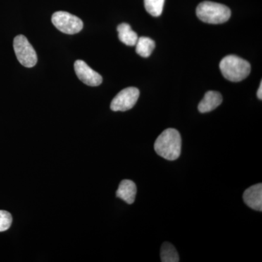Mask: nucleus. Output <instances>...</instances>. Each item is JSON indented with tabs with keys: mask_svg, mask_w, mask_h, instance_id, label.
I'll return each mask as SVG.
<instances>
[{
	"mask_svg": "<svg viewBox=\"0 0 262 262\" xmlns=\"http://www.w3.org/2000/svg\"><path fill=\"white\" fill-rule=\"evenodd\" d=\"M182 137L178 130L166 129L155 141L154 148L157 154L167 160L178 159L182 151Z\"/></svg>",
	"mask_w": 262,
	"mask_h": 262,
	"instance_id": "nucleus-1",
	"label": "nucleus"
},
{
	"mask_svg": "<svg viewBox=\"0 0 262 262\" xmlns=\"http://www.w3.org/2000/svg\"><path fill=\"white\" fill-rule=\"evenodd\" d=\"M220 68L225 78L236 82L246 79L251 70L247 61L234 55L225 57L220 62Z\"/></svg>",
	"mask_w": 262,
	"mask_h": 262,
	"instance_id": "nucleus-2",
	"label": "nucleus"
},
{
	"mask_svg": "<svg viewBox=\"0 0 262 262\" xmlns=\"http://www.w3.org/2000/svg\"><path fill=\"white\" fill-rule=\"evenodd\" d=\"M196 13L202 21L211 24L225 23L231 16V10L228 7L210 1L203 2L199 4Z\"/></svg>",
	"mask_w": 262,
	"mask_h": 262,
	"instance_id": "nucleus-3",
	"label": "nucleus"
},
{
	"mask_svg": "<svg viewBox=\"0 0 262 262\" xmlns=\"http://www.w3.org/2000/svg\"><path fill=\"white\" fill-rule=\"evenodd\" d=\"M13 48L17 59L24 67L31 68L37 64V53L25 36L18 35L15 37Z\"/></svg>",
	"mask_w": 262,
	"mask_h": 262,
	"instance_id": "nucleus-4",
	"label": "nucleus"
},
{
	"mask_svg": "<svg viewBox=\"0 0 262 262\" xmlns=\"http://www.w3.org/2000/svg\"><path fill=\"white\" fill-rule=\"evenodd\" d=\"M52 23L56 29L67 34H77L83 28V22L80 18L65 11L53 13Z\"/></svg>",
	"mask_w": 262,
	"mask_h": 262,
	"instance_id": "nucleus-5",
	"label": "nucleus"
},
{
	"mask_svg": "<svg viewBox=\"0 0 262 262\" xmlns=\"http://www.w3.org/2000/svg\"><path fill=\"white\" fill-rule=\"evenodd\" d=\"M139 89L136 88H127L120 91L112 101L110 108L114 112H125L135 106L139 99Z\"/></svg>",
	"mask_w": 262,
	"mask_h": 262,
	"instance_id": "nucleus-6",
	"label": "nucleus"
},
{
	"mask_svg": "<svg viewBox=\"0 0 262 262\" xmlns=\"http://www.w3.org/2000/svg\"><path fill=\"white\" fill-rule=\"evenodd\" d=\"M75 71L77 77L87 85L95 87L102 83V77L82 60L75 61Z\"/></svg>",
	"mask_w": 262,
	"mask_h": 262,
	"instance_id": "nucleus-7",
	"label": "nucleus"
},
{
	"mask_svg": "<svg viewBox=\"0 0 262 262\" xmlns=\"http://www.w3.org/2000/svg\"><path fill=\"white\" fill-rule=\"evenodd\" d=\"M245 203L255 211H262V184H255L245 191Z\"/></svg>",
	"mask_w": 262,
	"mask_h": 262,
	"instance_id": "nucleus-8",
	"label": "nucleus"
},
{
	"mask_svg": "<svg viewBox=\"0 0 262 262\" xmlns=\"http://www.w3.org/2000/svg\"><path fill=\"white\" fill-rule=\"evenodd\" d=\"M223 98L220 93L216 91H208L204 98L198 105L200 113H207L213 111L222 103Z\"/></svg>",
	"mask_w": 262,
	"mask_h": 262,
	"instance_id": "nucleus-9",
	"label": "nucleus"
},
{
	"mask_svg": "<svg viewBox=\"0 0 262 262\" xmlns=\"http://www.w3.org/2000/svg\"><path fill=\"white\" fill-rule=\"evenodd\" d=\"M137 188L135 183L133 181L125 179L120 182L118 189L117 190L116 195L127 204H133L135 201Z\"/></svg>",
	"mask_w": 262,
	"mask_h": 262,
	"instance_id": "nucleus-10",
	"label": "nucleus"
},
{
	"mask_svg": "<svg viewBox=\"0 0 262 262\" xmlns=\"http://www.w3.org/2000/svg\"><path fill=\"white\" fill-rule=\"evenodd\" d=\"M118 37L122 43L127 46H136L137 42L138 34L131 29L129 24L122 23L117 27Z\"/></svg>",
	"mask_w": 262,
	"mask_h": 262,
	"instance_id": "nucleus-11",
	"label": "nucleus"
},
{
	"mask_svg": "<svg viewBox=\"0 0 262 262\" xmlns=\"http://www.w3.org/2000/svg\"><path fill=\"white\" fill-rule=\"evenodd\" d=\"M136 45V53L144 58L149 57L155 48V41L146 37L139 38Z\"/></svg>",
	"mask_w": 262,
	"mask_h": 262,
	"instance_id": "nucleus-12",
	"label": "nucleus"
},
{
	"mask_svg": "<svg viewBox=\"0 0 262 262\" xmlns=\"http://www.w3.org/2000/svg\"><path fill=\"white\" fill-rule=\"evenodd\" d=\"M160 257L163 262H179V256L175 247L168 242L162 245Z\"/></svg>",
	"mask_w": 262,
	"mask_h": 262,
	"instance_id": "nucleus-13",
	"label": "nucleus"
},
{
	"mask_svg": "<svg viewBox=\"0 0 262 262\" xmlns=\"http://www.w3.org/2000/svg\"><path fill=\"white\" fill-rule=\"evenodd\" d=\"M165 0H144L146 11L152 16L158 17L163 13Z\"/></svg>",
	"mask_w": 262,
	"mask_h": 262,
	"instance_id": "nucleus-14",
	"label": "nucleus"
},
{
	"mask_svg": "<svg viewBox=\"0 0 262 262\" xmlns=\"http://www.w3.org/2000/svg\"><path fill=\"white\" fill-rule=\"evenodd\" d=\"M13 218L9 212L0 210V232H4L10 228Z\"/></svg>",
	"mask_w": 262,
	"mask_h": 262,
	"instance_id": "nucleus-15",
	"label": "nucleus"
},
{
	"mask_svg": "<svg viewBox=\"0 0 262 262\" xmlns=\"http://www.w3.org/2000/svg\"><path fill=\"white\" fill-rule=\"evenodd\" d=\"M257 96L258 99H262V82H261V84H260L259 89H258L257 91Z\"/></svg>",
	"mask_w": 262,
	"mask_h": 262,
	"instance_id": "nucleus-16",
	"label": "nucleus"
}]
</instances>
